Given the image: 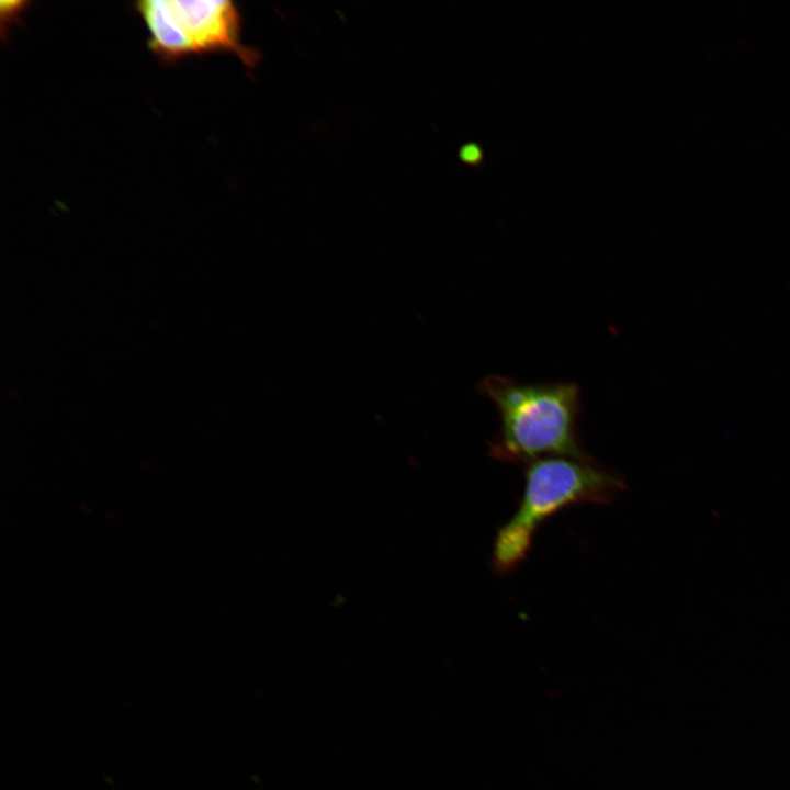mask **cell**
Segmentation results:
<instances>
[{
	"label": "cell",
	"instance_id": "obj_3",
	"mask_svg": "<svg viewBox=\"0 0 790 790\" xmlns=\"http://www.w3.org/2000/svg\"><path fill=\"white\" fill-rule=\"evenodd\" d=\"M148 32V48L166 64L212 53L236 55L255 68L258 53L241 41V16L227 0H145L133 4Z\"/></svg>",
	"mask_w": 790,
	"mask_h": 790
},
{
	"label": "cell",
	"instance_id": "obj_1",
	"mask_svg": "<svg viewBox=\"0 0 790 790\" xmlns=\"http://www.w3.org/2000/svg\"><path fill=\"white\" fill-rule=\"evenodd\" d=\"M479 391L499 416V429L489 444L492 458L509 463L544 456L594 460L579 438L580 396L575 383H522L489 375Z\"/></svg>",
	"mask_w": 790,
	"mask_h": 790
},
{
	"label": "cell",
	"instance_id": "obj_2",
	"mask_svg": "<svg viewBox=\"0 0 790 790\" xmlns=\"http://www.w3.org/2000/svg\"><path fill=\"white\" fill-rule=\"evenodd\" d=\"M518 507L494 538L493 569L508 574L522 563L538 529L552 516L576 504L609 505L623 489L619 474L595 460L544 456L527 463Z\"/></svg>",
	"mask_w": 790,
	"mask_h": 790
}]
</instances>
